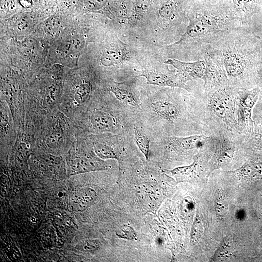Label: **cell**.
<instances>
[{"label": "cell", "mask_w": 262, "mask_h": 262, "mask_svg": "<svg viewBox=\"0 0 262 262\" xmlns=\"http://www.w3.org/2000/svg\"><path fill=\"white\" fill-rule=\"evenodd\" d=\"M211 138L204 135L187 137L173 136L169 138L168 144L171 148L178 151L200 149L208 143Z\"/></svg>", "instance_id": "cell-9"}, {"label": "cell", "mask_w": 262, "mask_h": 262, "mask_svg": "<svg viewBox=\"0 0 262 262\" xmlns=\"http://www.w3.org/2000/svg\"><path fill=\"white\" fill-rule=\"evenodd\" d=\"M208 107L212 113L229 125H237L236 96L228 88H218L209 97Z\"/></svg>", "instance_id": "cell-2"}, {"label": "cell", "mask_w": 262, "mask_h": 262, "mask_svg": "<svg viewBox=\"0 0 262 262\" xmlns=\"http://www.w3.org/2000/svg\"><path fill=\"white\" fill-rule=\"evenodd\" d=\"M221 58L227 76L235 80L248 76L251 66L246 55L236 48L224 49Z\"/></svg>", "instance_id": "cell-4"}, {"label": "cell", "mask_w": 262, "mask_h": 262, "mask_svg": "<svg viewBox=\"0 0 262 262\" xmlns=\"http://www.w3.org/2000/svg\"><path fill=\"white\" fill-rule=\"evenodd\" d=\"M90 121L93 127L99 131H110L115 126V121L110 114L99 110L92 113Z\"/></svg>", "instance_id": "cell-16"}, {"label": "cell", "mask_w": 262, "mask_h": 262, "mask_svg": "<svg viewBox=\"0 0 262 262\" xmlns=\"http://www.w3.org/2000/svg\"><path fill=\"white\" fill-rule=\"evenodd\" d=\"M91 87L89 83L84 82L80 84L76 88L74 94V100L77 104L85 102L90 95Z\"/></svg>", "instance_id": "cell-25"}, {"label": "cell", "mask_w": 262, "mask_h": 262, "mask_svg": "<svg viewBox=\"0 0 262 262\" xmlns=\"http://www.w3.org/2000/svg\"><path fill=\"white\" fill-rule=\"evenodd\" d=\"M152 0H136L131 21L134 23L139 20L149 9Z\"/></svg>", "instance_id": "cell-23"}, {"label": "cell", "mask_w": 262, "mask_h": 262, "mask_svg": "<svg viewBox=\"0 0 262 262\" xmlns=\"http://www.w3.org/2000/svg\"><path fill=\"white\" fill-rule=\"evenodd\" d=\"M134 138L138 147L147 160L150 150V140L136 128H134Z\"/></svg>", "instance_id": "cell-20"}, {"label": "cell", "mask_w": 262, "mask_h": 262, "mask_svg": "<svg viewBox=\"0 0 262 262\" xmlns=\"http://www.w3.org/2000/svg\"><path fill=\"white\" fill-rule=\"evenodd\" d=\"M82 44L80 39H72L67 41L66 44V53H71L73 51L80 49Z\"/></svg>", "instance_id": "cell-29"}, {"label": "cell", "mask_w": 262, "mask_h": 262, "mask_svg": "<svg viewBox=\"0 0 262 262\" xmlns=\"http://www.w3.org/2000/svg\"><path fill=\"white\" fill-rule=\"evenodd\" d=\"M203 232V225L201 220L197 213L192 225L190 240L193 244H196L200 238Z\"/></svg>", "instance_id": "cell-27"}, {"label": "cell", "mask_w": 262, "mask_h": 262, "mask_svg": "<svg viewBox=\"0 0 262 262\" xmlns=\"http://www.w3.org/2000/svg\"><path fill=\"white\" fill-rule=\"evenodd\" d=\"M110 90L116 98L122 102L132 106L138 105L133 95L128 90L116 86L111 87Z\"/></svg>", "instance_id": "cell-21"}, {"label": "cell", "mask_w": 262, "mask_h": 262, "mask_svg": "<svg viewBox=\"0 0 262 262\" xmlns=\"http://www.w3.org/2000/svg\"><path fill=\"white\" fill-rule=\"evenodd\" d=\"M261 90L258 86L252 89H242L236 96V119L237 125L247 134L248 138L253 132L254 120L252 111Z\"/></svg>", "instance_id": "cell-1"}, {"label": "cell", "mask_w": 262, "mask_h": 262, "mask_svg": "<svg viewBox=\"0 0 262 262\" xmlns=\"http://www.w3.org/2000/svg\"><path fill=\"white\" fill-rule=\"evenodd\" d=\"M0 125L2 129L6 127L8 122V114L4 106L1 104L0 108Z\"/></svg>", "instance_id": "cell-30"}, {"label": "cell", "mask_w": 262, "mask_h": 262, "mask_svg": "<svg viewBox=\"0 0 262 262\" xmlns=\"http://www.w3.org/2000/svg\"><path fill=\"white\" fill-rule=\"evenodd\" d=\"M205 61L206 63L207 73L204 80V86L211 88L220 85L227 78L222 59L219 62L213 56L208 55L205 58Z\"/></svg>", "instance_id": "cell-10"}, {"label": "cell", "mask_w": 262, "mask_h": 262, "mask_svg": "<svg viewBox=\"0 0 262 262\" xmlns=\"http://www.w3.org/2000/svg\"><path fill=\"white\" fill-rule=\"evenodd\" d=\"M260 0H232L236 15L245 22L248 21L260 9Z\"/></svg>", "instance_id": "cell-14"}, {"label": "cell", "mask_w": 262, "mask_h": 262, "mask_svg": "<svg viewBox=\"0 0 262 262\" xmlns=\"http://www.w3.org/2000/svg\"><path fill=\"white\" fill-rule=\"evenodd\" d=\"M248 139L253 147L262 151V116L255 118L253 132Z\"/></svg>", "instance_id": "cell-18"}, {"label": "cell", "mask_w": 262, "mask_h": 262, "mask_svg": "<svg viewBox=\"0 0 262 262\" xmlns=\"http://www.w3.org/2000/svg\"><path fill=\"white\" fill-rule=\"evenodd\" d=\"M138 76L147 79V83L161 86L179 87L188 90L186 81L178 72L177 74H166L155 70H145Z\"/></svg>", "instance_id": "cell-8"}, {"label": "cell", "mask_w": 262, "mask_h": 262, "mask_svg": "<svg viewBox=\"0 0 262 262\" xmlns=\"http://www.w3.org/2000/svg\"><path fill=\"white\" fill-rule=\"evenodd\" d=\"M18 2L23 7L27 8L30 7L32 4V0H18Z\"/></svg>", "instance_id": "cell-31"}, {"label": "cell", "mask_w": 262, "mask_h": 262, "mask_svg": "<svg viewBox=\"0 0 262 262\" xmlns=\"http://www.w3.org/2000/svg\"><path fill=\"white\" fill-rule=\"evenodd\" d=\"M164 63L175 68L186 82L197 79L204 81L206 78L207 66L205 61L185 62L175 59H168Z\"/></svg>", "instance_id": "cell-7"}, {"label": "cell", "mask_w": 262, "mask_h": 262, "mask_svg": "<svg viewBox=\"0 0 262 262\" xmlns=\"http://www.w3.org/2000/svg\"><path fill=\"white\" fill-rule=\"evenodd\" d=\"M178 8V3L176 0H167L159 9V17L164 23H169L176 18Z\"/></svg>", "instance_id": "cell-17"}, {"label": "cell", "mask_w": 262, "mask_h": 262, "mask_svg": "<svg viewBox=\"0 0 262 262\" xmlns=\"http://www.w3.org/2000/svg\"><path fill=\"white\" fill-rule=\"evenodd\" d=\"M129 56V52L126 45L119 41L104 51L100 62L105 66L119 65L126 61Z\"/></svg>", "instance_id": "cell-11"}, {"label": "cell", "mask_w": 262, "mask_h": 262, "mask_svg": "<svg viewBox=\"0 0 262 262\" xmlns=\"http://www.w3.org/2000/svg\"><path fill=\"white\" fill-rule=\"evenodd\" d=\"M60 25L59 18L56 16H52L46 20L44 31L48 35L54 36L58 32Z\"/></svg>", "instance_id": "cell-26"}, {"label": "cell", "mask_w": 262, "mask_h": 262, "mask_svg": "<svg viewBox=\"0 0 262 262\" xmlns=\"http://www.w3.org/2000/svg\"><path fill=\"white\" fill-rule=\"evenodd\" d=\"M211 145L213 149L212 170L223 167L232 161L235 149L230 140L224 136L212 137Z\"/></svg>", "instance_id": "cell-6"}, {"label": "cell", "mask_w": 262, "mask_h": 262, "mask_svg": "<svg viewBox=\"0 0 262 262\" xmlns=\"http://www.w3.org/2000/svg\"><path fill=\"white\" fill-rule=\"evenodd\" d=\"M68 174L90 172L108 169L110 166L98 157L90 153L72 154L67 161Z\"/></svg>", "instance_id": "cell-5"}, {"label": "cell", "mask_w": 262, "mask_h": 262, "mask_svg": "<svg viewBox=\"0 0 262 262\" xmlns=\"http://www.w3.org/2000/svg\"><path fill=\"white\" fill-rule=\"evenodd\" d=\"M200 168L198 154L194 157V162L192 164L164 171L169 173L177 182H192L198 177Z\"/></svg>", "instance_id": "cell-13"}, {"label": "cell", "mask_w": 262, "mask_h": 262, "mask_svg": "<svg viewBox=\"0 0 262 262\" xmlns=\"http://www.w3.org/2000/svg\"><path fill=\"white\" fill-rule=\"evenodd\" d=\"M151 106L158 115L169 122L175 121L180 114L178 106L169 101H157L152 103Z\"/></svg>", "instance_id": "cell-15"}, {"label": "cell", "mask_w": 262, "mask_h": 262, "mask_svg": "<svg viewBox=\"0 0 262 262\" xmlns=\"http://www.w3.org/2000/svg\"><path fill=\"white\" fill-rule=\"evenodd\" d=\"M215 211L218 217H223L229 210V204L225 198L221 196L217 197L215 201Z\"/></svg>", "instance_id": "cell-28"}, {"label": "cell", "mask_w": 262, "mask_h": 262, "mask_svg": "<svg viewBox=\"0 0 262 262\" xmlns=\"http://www.w3.org/2000/svg\"><path fill=\"white\" fill-rule=\"evenodd\" d=\"M94 149L97 156L102 159H114L119 161L118 155L110 146L101 142L94 144Z\"/></svg>", "instance_id": "cell-19"}, {"label": "cell", "mask_w": 262, "mask_h": 262, "mask_svg": "<svg viewBox=\"0 0 262 262\" xmlns=\"http://www.w3.org/2000/svg\"><path fill=\"white\" fill-rule=\"evenodd\" d=\"M64 140V133L60 127H55L48 134L47 137L46 143L51 148H57L60 147Z\"/></svg>", "instance_id": "cell-22"}, {"label": "cell", "mask_w": 262, "mask_h": 262, "mask_svg": "<svg viewBox=\"0 0 262 262\" xmlns=\"http://www.w3.org/2000/svg\"><path fill=\"white\" fill-rule=\"evenodd\" d=\"M232 173L246 180L262 179V155L254 154L242 166Z\"/></svg>", "instance_id": "cell-12"}, {"label": "cell", "mask_w": 262, "mask_h": 262, "mask_svg": "<svg viewBox=\"0 0 262 262\" xmlns=\"http://www.w3.org/2000/svg\"><path fill=\"white\" fill-rule=\"evenodd\" d=\"M199 9L189 17V24L185 33L179 43L188 39H196L205 36L217 29L215 22L217 20L213 15L214 9L200 6Z\"/></svg>", "instance_id": "cell-3"}, {"label": "cell", "mask_w": 262, "mask_h": 262, "mask_svg": "<svg viewBox=\"0 0 262 262\" xmlns=\"http://www.w3.org/2000/svg\"><path fill=\"white\" fill-rule=\"evenodd\" d=\"M232 248L233 244L231 239L226 238L215 253L213 260L218 261L228 258L232 251Z\"/></svg>", "instance_id": "cell-24"}]
</instances>
